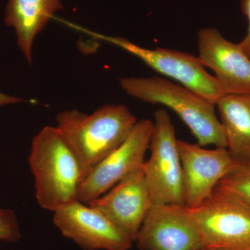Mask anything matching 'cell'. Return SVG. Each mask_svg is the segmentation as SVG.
Instances as JSON below:
<instances>
[{"label": "cell", "instance_id": "obj_1", "mask_svg": "<svg viewBox=\"0 0 250 250\" xmlns=\"http://www.w3.org/2000/svg\"><path fill=\"white\" fill-rule=\"evenodd\" d=\"M56 120L57 129L78 161L82 180L126 139L137 123L123 104L104 105L91 114L66 110Z\"/></svg>", "mask_w": 250, "mask_h": 250}, {"label": "cell", "instance_id": "obj_2", "mask_svg": "<svg viewBox=\"0 0 250 250\" xmlns=\"http://www.w3.org/2000/svg\"><path fill=\"white\" fill-rule=\"evenodd\" d=\"M29 164L42 208L55 212L78 200L82 171L57 126H45L34 136Z\"/></svg>", "mask_w": 250, "mask_h": 250}, {"label": "cell", "instance_id": "obj_3", "mask_svg": "<svg viewBox=\"0 0 250 250\" xmlns=\"http://www.w3.org/2000/svg\"><path fill=\"white\" fill-rule=\"evenodd\" d=\"M120 83L130 96L172 110L187 125L200 146L227 148L215 105L195 92L161 77H126L121 79Z\"/></svg>", "mask_w": 250, "mask_h": 250}, {"label": "cell", "instance_id": "obj_4", "mask_svg": "<svg viewBox=\"0 0 250 250\" xmlns=\"http://www.w3.org/2000/svg\"><path fill=\"white\" fill-rule=\"evenodd\" d=\"M190 208L200 236V250H250V207L215 188L208 199Z\"/></svg>", "mask_w": 250, "mask_h": 250}, {"label": "cell", "instance_id": "obj_5", "mask_svg": "<svg viewBox=\"0 0 250 250\" xmlns=\"http://www.w3.org/2000/svg\"><path fill=\"white\" fill-rule=\"evenodd\" d=\"M175 131L164 108L154 114L151 154L145 161V176L154 205H186L183 170Z\"/></svg>", "mask_w": 250, "mask_h": 250}, {"label": "cell", "instance_id": "obj_6", "mask_svg": "<svg viewBox=\"0 0 250 250\" xmlns=\"http://www.w3.org/2000/svg\"><path fill=\"white\" fill-rule=\"evenodd\" d=\"M95 35L96 39L124 49L156 72L177 81L213 104L216 105L225 95L214 76L206 71L197 57L173 49L145 48L125 38Z\"/></svg>", "mask_w": 250, "mask_h": 250}, {"label": "cell", "instance_id": "obj_7", "mask_svg": "<svg viewBox=\"0 0 250 250\" xmlns=\"http://www.w3.org/2000/svg\"><path fill=\"white\" fill-rule=\"evenodd\" d=\"M153 128L154 123L149 120L137 121L126 139L82 181L77 200L90 205L141 167L150 144Z\"/></svg>", "mask_w": 250, "mask_h": 250}, {"label": "cell", "instance_id": "obj_8", "mask_svg": "<svg viewBox=\"0 0 250 250\" xmlns=\"http://www.w3.org/2000/svg\"><path fill=\"white\" fill-rule=\"evenodd\" d=\"M53 223L83 250H129L134 243L107 215L79 200L54 212Z\"/></svg>", "mask_w": 250, "mask_h": 250}, {"label": "cell", "instance_id": "obj_9", "mask_svg": "<svg viewBox=\"0 0 250 250\" xmlns=\"http://www.w3.org/2000/svg\"><path fill=\"white\" fill-rule=\"evenodd\" d=\"M136 243L140 250H200L201 236L187 206L152 204Z\"/></svg>", "mask_w": 250, "mask_h": 250}, {"label": "cell", "instance_id": "obj_10", "mask_svg": "<svg viewBox=\"0 0 250 250\" xmlns=\"http://www.w3.org/2000/svg\"><path fill=\"white\" fill-rule=\"evenodd\" d=\"M183 170L186 206L195 208L212 195L220 181L238 166L227 148L207 149L177 141Z\"/></svg>", "mask_w": 250, "mask_h": 250}, {"label": "cell", "instance_id": "obj_11", "mask_svg": "<svg viewBox=\"0 0 250 250\" xmlns=\"http://www.w3.org/2000/svg\"><path fill=\"white\" fill-rule=\"evenodd\" d=\"M198 59L214 72L225 95H250V58L239 44L227 40L215 28L197 34Z\"/></svg>", "mask_w": 250, "mask_h": 250}, {"label": "cell", "instance_id": "obj_12", "mask_svg": "<svg viewBox=\"0 0 250 250\" xmlns=\"http://www.w3.org/2000/svg\"><path fill=\"white\" fill-rule=\"evenodd\" d=\"M143 164L88 205L107 215L134 243L152 204Z\"/></svg>", "mask_w": 250, "mask_h": 250}, {"label": "cell", "instance_id": "obj_13", "mask_svg": "<svg viewBox=\"0 0 250 250\" xmlns=\"http://www.w3.org/2000/svg\"><path fill=\"white\" fill-rule=\"evenodd\" d=\"M62 9L60 0H9L4 22L14 28L18 47L28 62H32L33 43L54 13Z\"/></svg>", "mask_w": 250, "mask_h": 250}, {"label": "cell", "instance_id": "obj_14", "mask_svg": "<svg viewBox=\"0 0 250 250\" xmlns=\"http://www.w3.org/2000/svg\"><path fill=\"white\" fill-rule=\"evenodd\" d=\"M227 149L242 165H250V94L225 95L217 103Z\"/></svg>", "mask_w": 250, "mask_h": 250}, {"label": "cell", "instance_id": "obj_15", "mask_svg": "<svg viewBox=\"0 0 250 250\" xmlns=\"http://www.w3.org/2000/svg\"><path fill=\"white\" fill-rule=\"evenodd\" d=\"M250 207V165H239L222 179L217 187Z\"/></svg>", "mask_w": 250, "mask_h": 250}, {"label": "cell", "instance_id": "obj_16", "mask_svg": "<svg viewBox=\"0 0 250 250\" xmlns=\"http://www.w3.org/2000/svg\"><path fill=\"white\" fill-rule=\"evenodd\" d=\"M21 238V229L14 210L0 207V241L16 243Z\"/></svg>", "mask_w": 250, "mask_h": 250}, {"label": "cell", "instance_id": "obj_17", "mask_svg": "<svg viewBox=\"0 0 250 250\" xmlns=\"http://www.w3.org/2000/svg\"><path fill=\"white\" fill-rule=\"evenodd\" d=\"M241 11L246 16L248 21V29L246 36L239 42L240 47L250 58V0H241Z\"/></svg>", "mask_w": 250, "mask_h": 250}, {"label": "cell", "instance_id": "obj_18", "mask_svg": "<svg viewBox=\"0 0 250 250\" xmlns=\"http://www.w3.org/2000/svg\"><path fill=\"white\" fill-rule=\"evenodd\" d=\"M22 99L17 97L10 96L6 94L0 93V106L21 103Z\"/></svg>", "mask_w": 250, "mask_h": 250}]
</instances>
